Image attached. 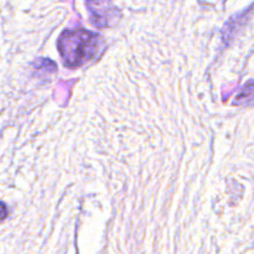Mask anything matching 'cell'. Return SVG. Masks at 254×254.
<instances>
[{
  "instance_id": "cell-1",
  "label": "cell",
  "mask_w": 254,
  "mask_h": 254,
  "mask_svg": "<svg viewBox=\"0 0 254 254\" xmlns=\"http://www.w3.org/2000/svg\"><path fill=\"white\" fill-rule=\"evenodd\" d=\"M98 35L84 29L66 30L59 39V50L67 67H79L98 50Z\"/></svg>"
},
{
  "instance_id": "cell-2",
  "label": "cell",
  "mask_w": 254,
  "mask_h": 254,
  "mask_svg": "<svg viewBox=\"0 0 254 254\" xmlns=\"http://www.w3.org/2000/svg\"><path fill=\"white\" fill-rule=\"evenodd\" d=\"M91 12V20L96 26L106 27L112 24L118 11L112 5V0H86Z\"/></svg>"
},
{
  "instance_id": "cell-3",
  "label": "cell",
  "mask_w": 254,
  "mask_h": 254,
  "mask_svg": "<svg viewBox=\"0 0 254 254\" xmlns=\"http://www.w3.org/2000/svg\"><path fill=\"white\" fill-rule=\"evenodd\" d=\"M254 103V82H250L236 98L235 104Z\"/></svg>"
}]
</instances>
